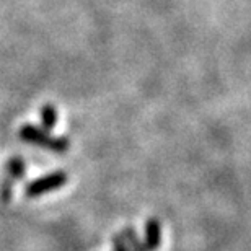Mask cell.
Listing matches in <instances>:
<instances>
[{
  "instance_id": "cell-1",
  "label": "cell",
  "mask_w": 251,
  "mask_h": 251,
  "mask_svg": "<svg viewBox=\"0 0 251 251\" xmlns=\"http://www.w3.org/2000/svg\"><path fill=\"white\" fill-rule=\"evenodd\" d=\"M20 137H22L25 142H29V144H34L38 147H44V149H49V150H54V152H67L70 149V140L65 139V137H52L48 130L44 129H39L36 126H23L20 129Z\"/></svg>"
},
{
  "instance_id": "cell-2",
  "label": "cell",
  "mask_w": 251,
  "mask_h": 251,
  "mask_svg": "<svg viewBox=\"0 0 251 251\" xmlns=\"http://www.w3.org/2000/svg\"><path fill=\"white\" fill-rule=\"evenodd\" d=\"M69 179V175L65 172H54L49 173L46 176L34 179L26 186V196L28 198H38L41 194H46L49 191H56L62 188Z\"/></svg>"
},
{
  "instance_id": "cell-3",
  "label": "cell",
  "mask_w": 251,
  "mask_h": 251,
  "mask_svg": "<svg viewBox=\"0 0 251 251\" xmlns=\"http://www.w3.org/2000/svg\"><path fill=\"white\" fill-rule=\"evenodd\" d=\"M144 243L149 251H158L162 247V224L158 219L150 217L144 225Z\"/></svg>"
},
{
  "instance_id": "cell-4",
  "label": "cell",
  "mask_w": 251,
  "mask_h": 251,
  "mask_svg": "<svg viewBox=\"0 0 251 251\" xmlns=\"http://www.w3.org/2000/svg\"><path fill=\"white\" fill-rule=\"evenodd\" d=\"M119 235L124 238V242H126V245H127L129 251H149L147 247H145V243L139 238V235L134 228L126 227Z\"/></svg>"
},
{
  "instance_id": "cell-5",
  "label": "cell",
  "mask_w": 251,
  "mask_h": 251,
  "mask_svg": "<svg viewBox=\"0 0 251 251\" xmlns=\"http://www.w3.org/2000/svg\"><path fill=\"white\" fill-rule=\"evenodd\" d=\"M41 123L44 130H51L57 124V109L52 104H44L41 109Z\"/></svg>"
},
{
  "instance_id": "cell-6",
  "label": "cell",
  "mask_w": 251,
  "mask_h": 251,
  "mask_svg": "<svg viewBox=\"0 0 251 251\" xmlns=\"http://www.w3.org/2000/svg\"><path fill=\"white\" fill-rule=\"evenodd\" d=\"M25 160L22 157H13V158H10V162L7 163V170H8V175L12 176L13 179H18V178H22L23 175H25Z\"/></svg>"
},
{
  "instance_id": "cell-7",
  "label": "cell",
  "mask_w": 251,
  "mask_h": 251,
  "mask_svg": "<svg viewBox=\"0 0 251 251\" xmlns=\"http://www.w3.org/2000/svg\"><path fill=\"white\" fill-rule=\"evenodd\" d=\"M113 251H129L127 245H126L124 238L119 233L113 237Z\"/></svg>"
}]
</instances>
